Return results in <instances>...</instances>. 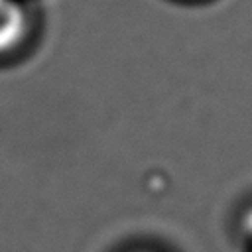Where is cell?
<instances>
[{"label": "cell", "instance_id": "cell-1", "mask_svg": "<svg viewBox=\"0 0 252 252\" xmlns=\"http://www.w3.org/2000/svg\"><path fill=\"white\" fill-rule=\"evenodd\" d=\"M32 16L24 0H4L0 4V57L18 51L30 37Z\"/></svg>", "mask_w": 252, "mask_h": 252}, {"label": "cell", "instance_id": "cell-2", "mask_svg": "<svg viewBox=\"0 0 252 252\" xmlns=\"http://www.w3.org/2000/svg\"><path fill=\"white\" fill-rule=\"evenodd\" d=\"M242 224H244V230H246L248 238L252 240V209H248V213L244 215V220H242Z\"/></svg>", "mask_w": 252, "mask_h": 252}, {"label": "cell", "instance_id": "cell-3", "mask_svg": "<svg viewBox=\"0 0 252 252\" xmlns=\"http://www.w3.org/2000/svg\"><path fill=\"white\" fill-rule=\"evenodd\" d=\"M2 2H4V0H0V4H2Z\"/></svg>", "mask_w": 252, "mask_h": 252}]
</instances>
